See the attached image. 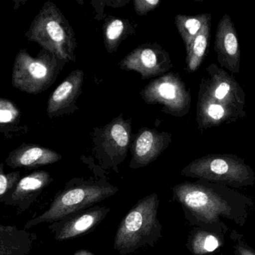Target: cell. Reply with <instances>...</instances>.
Returning a JSON list of instances; mask_svg holds the SVG:
<instances>
[{
	"label": "cell",
	"instance_id": "cell-17",
	"mask_svg": "<svg viewBox=\"0 0 255 255\" xmlns=\"http://www.w3.org/2000/svg\"><path fill=\"white\" fill-rule=\"evenodd\" d=\"M37 238L24 229L0 224V255H28Z\"/></svg>",
	"mask_w": 255,
	"mask_h": 255
},
{
	"label": "cell",
	"instance_id": "cell-8",
	"mask_svg": "<svg viewBox=\"0 0 255 255\" xmlns=\"http://www.w3.org/2000/svg\"><path fill=\"white\" fill-rule=\"evenodd\" d=\"M141 94L147 103L163 105L172 115L182 116L190 109V91L175 73H168L151 81Z\"/></svg>",
	"mask_w": 255,
	"mask_h": 255
},
{
	"label": "cell",
	"instance_id": "cell-4",
	"mask_svg": "<svg viewBox=\"0 0 255 255\" xmlns=\"http://www.w3.org/2000/svg\"><path fill=\"white\" fill-rule=\"evenodd\" d=\"M119 191L118 187L106 181L72 180L58 192L49 209L36 218L29 220L24 226L28 230L41 223H53L69 214L88 209L113 196Z\"/></svg>",
	"mask_w": 255,
	"mask_h": 255
},
{
	"label": "cell",
	"instance_id": "cell-10",
	"mask_svg": "<svg viewBox=\"0 0 255 255\" xmlns=\"http://www.w3.org/2000/svg\"><path fill=\"white\" fill-rule=\"evenodd\" d=\"M214 50L220 67L232 73L241 71V48L235 23L228 13L219 22Z\"/></svg>",
	"mask_w": 255,
	"mask_h": 255
},
{
	"label": "cell",
	"instance_id": "cell-18",
	"mask_svg": "<svg viewBox=\"0 0 255 255\" xmlns=\"http://www.w3.org/2000/svg\"><path fill=\"white\" fill-rule=\"evenodd\" d=\"M225 234L196 227L189 235L187 249L194 255H206L214 253L223 244L222 237Z\"/></svg>",
	"mask_w": 255,
	"mask_h": 255
},
{
	"label": "cell",
	"instance_id": "cell-1",
	"mask_svg": "<svg viewBox=\"0 0 255 255\" xmlns=\"http://www.w3.org/2000/svg\"><path fill=\"white\" fill-rule=\"evenodd\" d=\"M172 191L191 226L223 233L228 232L224 219L244 226L254 205L235 189L202 180L178 184Z\"/></svg>",
	"mask_w": 255,
	"mask_h": 255
},
{
	"label": "cell",
	"instance_id": "cell-13",
	"mask_svg": "<svg viewBox=\"0 0 255 255\" xmlns=\"http://www.w3.org/2000/svg\"><path fill=\"white\" fill-rule=\"evenodd\" d=\"M169 136L166 133L145 129L135 140L132 147V169L144 167L156 160L169 145Z\"/></svg>",
	"mask_w": 255,
	"mask_h": 255
},
{
	"label": "cell",
	"instance_id": "cell-14",
	"mask_svg": "<svg viewBox=\"0 0 255 255\" xmlns=\"http://www.w3.org/2000/svg\"><path fill=\"white\" fill-rule=\"evenodd\" d=\"M83 80V71L76 70L57 87L48 100L46 112L49 118L61 116L68 112L82 91Z\"/></svg>",
	"mask_w": 255,
	"mask_h": 255
},
{
	"label": "cell",
	"instance_id": "cell-3",
	"mask_svg": "<svg viewBox=\"0 0 255 255\" xmlns=\"http://www.w3.org/2000/svg\"><path fill=\"white\" fill-rule=\"evenodd\" d=\"M158 196L151 193L139 200L121 221L114 248L121 255L135 253L145 247H154L162 238L159 221Z\"/></svg>",
	"mask_w": 255,
	"mask_h": 255
},
{
	"label": "cell",
	"instance_id": "cell-26",
	"mask_svg": "<svg viewBox=\"0 0 255 255\" xmlns=\"http://www.w3.org/2000/svg\"><path fill=\"white\" fill-rule=\"evenodd\" d=\"M73 255H95L94 253H91V252L88 251V250H81L79 251L76 252Z\"/></svg>",
	"mask_w": 255,
	"mask_h": 255
},
{
	"label": "cell",
	"instance_id": "cell-9",
	"mask_svg": "<svg viewBox=\"0 0 255 255\" xmlns=\"http://www.w3.org/2000/svg\"><path fill=\"white\" fill-rule=\"evenodd\" d=\"M105 206H94L66 216L59 221L51 223L49 229L56 241L73 239L94 230L110 212Z\"/></svg>",
	"mask_w": 255,
	"mask_h": 255
},
{
	"label": "cell",
	"instance_id": "cell-6",
	"mask_svg": "<svg viewBox=\"0 0 255 255\" xmlns=\"http://www.w3.org/2000/svg\"><path fill=\"white\" fill-rule=\"evenodd\" d=\"M184 176L239 189L253 187L255 172L245 160L235 154H208L187 165Z\"/></svg>",
	"mask_w": 255,
	"mask_h": 255
},
{
	"label": "cell",
	"instance_id": "cell-7",
	"mask_svg": "<svg viewBox=\"0 0 255 255\" xmlns=\"http://www.w3.org/2000/svg\"><path fill=\"white\" fill-rule=\"evenodd\" d=\"M65 63L45 49L35 57L19 49L12 69V85L22 92L40 94L54 83Z\"/></svg>",
	"mask_w": 255,
	"mask_h": 255
},
{
	"label": "cell",
	"instance_id": "cell-2",
	"mask_svg": "<svg viewBox=\"0 0 255 255\" xmlns=\"http://www.w3.org/2000/svg\"><path fill=\"white\" fill-rule=\"evenodd\" d=\"M198 97L196 120L201 130L219 127L247 117L246 94L229 72L216 64L207 67Z\"/></svg>",
	"mask_w": 255,
	"mask_h": 255
},
{
	"label": "cell",
	"instance_id": "cell-21",
	"mask_svg": "<svg viewBox=\"0 0 255 255\" xmlns=\"http://www.w3.org/2000/svg\"><path fill=\"white\" fill-rule=\"evenodd\" d=\"M211 22V13H205L196 16L178 14L175 16V25L184 40L186 48L194 40L206 24Z\"/></svg>",
	"mask_w": 255,
	"mask_h": 255
},
{
	"label": "cell",
	"instance_id": "cell-16",
	"mask_svg": "<svg viewBox=\"0 0 255 255\" xmlns=\"http://www.w3.org/2000/svg\"><path fill=\"white\" fill-rule=\"evenodd\" d=\"M130 139V127L124 119H117L105 131L103 148L109 165L116 166L124 160Z\"/></svg>",
	"mask_w": 255,
	"mask_h": 255
},
{
	"label": "cell",
	"instance_id": "cell-19",
	"mask_svg": "<svg viewBox=\"0 0 255 255\" xmlns=\"http://www.w3.org/2000/svg\"><path fill=\"white\" fill-rule=\"evenodd\" d=\"M22 114L17 105L11 100L0 97V133L7 138L22 133L25 127L21 125Z\"/></svg>",
	"mask_w": 255,
	"mask_h": 255
},
{
	"label": "cell",
	"instance_id": "cell-24",
	"mask_svg": "<svg viewBox=\"0 0 255 255\" xmlns=\"http://www.w3.org/2000/svg\"><path fill=\"white\" fill-rule=\"evenodd\" d=\"M231 239L234 243L235 255H255V250L248 245L244 236L234 230L231 235Z\"/></svg>",
	"mask_w": 255,
	"mask_h": 255
},
{
	"label": "cell",
	"instance_id": "cell-5",
	"mask_svg": "<svg viewBox=\"0 0 255 255\" xmlns=\"http://www.w3.org/2000/svg\"><path fill=\"white\" fill-rule=\"evenodd\" d=\"M25 37L65 62L76 61V34L62 12L52 1L45 2L34 16Z\"/></svg>",
	"mask_w": 255,
	"mask_h": 255
},
{
	"label": "cell",
	"instance_id": "cell-20",
	"mask_svg": "<svg viewBox=\"0 0 255 255\" xmlns=\"http://www.w3.org/2000/svg\"><path fill=\"white\" fill-rule=\"evenodd\" d=\"M211 22L206 24L188 47L186 48V63L189 72L196 71L203 62L211 37Z\"/></svg>",
	"mask_w": 255,
	"mask_h": 255
},
{
	"label": "cell",
	"instance_id": "cell-12",
	"mask_svg": "<svg viewBox=\"0 0 255 255\" xmlns=\"http://www.w3.org/2000/svg\"><path fill=\"white\" fill-rule=\"evenodd\" d=\"M169 56L160 46H139L123 60L121 68L134 70L144 79L159 76L170 67Z\"/></svg>",
	"mask_w": 255,
	"mask_h": 255
},
{
	"label": "cell",
	"instance_id": "cell-15",
	"mask_svg": "<svg viewBox=\"0 0 255 255\" xmlns=\"http://www.w3.org/2000/svg\"><path fill=\"white\" fill-rule=\"evenodd\" d=\"M62 157L53 150L35 144L23 143L10 152L5 164L12 169H32L53 164Z\"/></svg>",
	"mask_w": 255,
	"mask_h": 255
},
{
	"label": "cell",
	"instance_id": "cell-23",
	"mask_svg": "<svg viewBox=\"0 0 255 255\" xmlns=\"http://www.w3.org/2000/svg\"><path fill=\"white\" fill-rule=\"evenodd\" d=\"M20 178L19 171L5 173L4 164L0 163V205Z\"/></svg>",
	"mask_w": 255,
	"mask_h": 255
},
{
	"label": "cell",
	"instance_id": "cell-22",
	"mask_svg": "<svg viewBox=\"0 0 255 255\" xmlns=\"http://www.w3.org/2000/svg\"><path fill=\"white\" fill-rule=\"evenodd\" d=\"M125 28V23L122 19H111L106 24L104 30L105 41L109 52L115 50L118 47Z\"/></svg>",
	"mask_w": 255,
	"mask_h": 255
},
{
	"label": "cell",
	"instance_id": "cell-11",
	"mask_svg": "<svg viewBox=\"0 0 255 255\" xmlns=\"http://www.w3.org/2000/svg\"><path fill=\"white\" fill-rule=\"evenodd\" d=\"M53 181L49 172L37 170L22 177L4 198L5 206L17 208V214L29 209L42 192Z\"/></svg>",
	"mask_w": 255,
	"mask_h": 255
},
{
	"label": "cell",
	"instance_id": "cell-25",
	"mask_svg": "<svg viewBox=\"0 0 255 255\" xmlns=\"http://www.w3.org/2000/svg\"><path fill=\"white\" fill-rule=\"evenodd\" d=\"M160 3V0H136L133 1V6L138 15H145L154 10Z\"/></svg>",
	"mask_w": 255,
	"mask_h": 255
}]
</instances>
